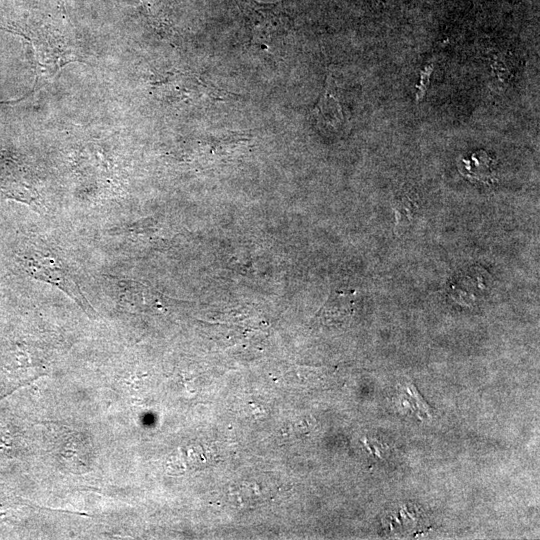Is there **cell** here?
I'll use <instances>...</instances> for the list:
<instances>
[{
	"mask_svg": "<svg viewBox=\"0 0 540 540\" xmlns=\"http://www.w3.org/2000/svg\"><path fill=\"white\" fill-rule=\"evenodd\" d=\"M417 210V198L411 191L399 193L393 202L395 231L402 233L412 223Z\"/></svg>",
	"mask_w": 540,
	"mask_h": 540,
	"instance_id": "obj_5",
	"label": "cell"
},
{
	"mask_svg": "<svg viewBox=\"0 0 540 540\" xmlns=\"http://www.w3.org/2000/svg\"><path fill=\"white\" fill-rule=\"evenodd\" d=\"M0 189L6 198L36 205L38 193L31 183L29 171L14 152L0 147Z\"/></svg>",
	"mask_w": 540,
	"mask_h": 540,
	"instance_id": "obj_3",
	"label": "cell"
},
{
	"mask_svg": "<svg viewBox=\"0 0 540 540\" xmlns=\"http://www.w3.org/2000/svg\"><path fill=\"white\" fill-rule=\"evenodd\" d=\"M236 1L250 30L253 44L268 50L274 41L286 33L288 18L282 2Z\"/></svg>",
	"mask_w": 540,
	"mask_h": 540,
	"instance_id": "obj_1",
	"label": "cell"
},
{
	"mask_svg": "<svg viewBox=\"0 0 540 540\" xmlns=\"http://www.w3.org/2000/svg\"><path fill=\"white\" fill-rule=\"evenodd\" d=\"M354 292L335 291L330 294L327 302L321 310L322 319L343 320L350 316L353 311Z\"/></svg>",
	"mask_w": 540,
	"mask_h": 540,
	"instance_id": "obj_6",
	"label": "cell"
},
{
	"mask_svg": "<svg viewBox=\"0 0 540 540\" xmlns=\"http://www.w3.org/2000/svg\"><path fill=\"white\" fill-rule=\"evenodd\" d=\"M19 260L29 275L58 287L70 296L88 316H94L93 308L63 262L54 258L50 253L38 250L24 254Z\"/></svg>",
	"mask_w": 540,
	"mask_h": 540,
	"instance_id": "obj_2",
	"label": "cell"
},
{
	"mask_svg": "<svg viewBox=\"0 0 540 540\" xmlns=\"http://www.w3.org/2000/svg\"><path fill=\"white\" fill-rule=\"evenodd\" d=\"M313 112L318 123L326 126L336 127L344 121L342 107L337 97L335 79L331 74L327 77L324 92Z\"/></svg>",
	"mask_w": 540,
	"mask_h": 540,
	"instance_id": "obj_4",
	"label": "cell"
}]
</instances>
